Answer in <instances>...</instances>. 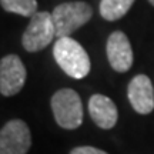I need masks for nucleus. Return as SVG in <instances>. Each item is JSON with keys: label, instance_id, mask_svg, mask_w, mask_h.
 Wrapping results in <instances>:
<instances>
[{"label": "nucleus", "instance_id": "obj_13", "mask_svg": "<svg viewBox=\"0 0 154 154\" xmlns=\"http://www.w3.org/2000/svg\"><path fill=\"white\" fill-rule=\"evenodd\" d=\"M149 2H150V3H151V5L154 6V0H149Z\"/></svg>", "mask_w": 154, "mask_h": 154}, {"label": "nucleus", "instance_id": "obj_4", "mask_svg": "<svg viewBox=\"0 0 154 154\" xmlns=\"http://www.w3.org/2000/svg\"><path fill=\"white\" fill-rule=\"evenodd\" d=\"M56 37L54 23L49 11H37L30 17L29 26L22 36V44L24 50L36 53L46 49Z\"/></svg>", "mask_w": 154, "mask_h": 154}, {"label": "nucleus", "instance_id": "obj_8", "mask_svg": "<svg viewBox=\"0 0 154 154\" xmlns=\"http://www.w3.org/2000/svg\"><path fill=\"white\" fill-rule=\"evenodd\" d=\"M128 101L138 114H149L154 110V90L151 80L146 74L133 77L127 87Z\"/></svg>", "mask_w": 154, "mask_h": 154}, {"label": "nucleus", "instance_id": "obj_12", "mask_svg": "<svg viewBox=\"0 0 154 154\" xmlns=\"http://www.w3.org/2000/svg\"><path fill=\"white\" fill-rule=\"evenodd\" d=\"M70 154H109L100 149L91 147V146H80V147H74L70 151Z\"/></svg>", "mask_w": 154, "mask_h": 154}, {"label": "nucleus", "instance_id": "obj_9", "mask_svg": "<svg viewBox=\"0 0 154 154\" xmlns=\"http://www.w3.org/2000/svg\"><path fill=\"white\" fill-rule=\"evenodd\" d=\"M88 113L97 127L110 130L116 126L119 113L114 101L104 94H93L88 100Z\"/></svg>", "mask_w": 154, "mask_h": 154}, {"label": "nucleus", "instance_id": "obj_1", "mask_svg": "<svg viewBox=\"0 0 154 154\" xmlns=\"http://www.w3.org/2000/svg\"><path fill=\"white\" fill-rule=\"evenodd\" d=\"M53 56L61 70L76 80L84 79L90 73L91 63L87 51L74 38H57L53 46Z\"/></svg>", "mask_w": 154, "mask_h": 154}, {"label": "nucleus", "instance_id": "obj_2", "mask_svg": "<svg viewBox=\"0 0 154 154\" xmlns=\"http://www.w3.org/2000/svg\"><path fill=\"white\" fill-rule=\"evenodd\" d=\"M93 16V9L84 2H67L56 6L51 11L56 37H70V34L84 26Z\"/></svg>", "mask_w": 154, "mask_h": 154}, {"label": "nucleus", "instance_id": "obj_10", "mask_svg": "<svg viewBox=\"0 0 154 154\" xmlns=\"http://www.w3.org/2000/svg\"><path fill=\"white\" fill-rule=\"evenodd\" d=\"M134 0H101L100 2V14L109 22L119 20L126 16L131 9Z\"/></svg>", "mask_w": 154, "mask_h": 154}, {"label": "nucleus", "instance_id": "obj_5", "mask_svg": "<svg viewBox=\"0 0 154 154\" xmlns=\"http://www.w3.org/2000/svg\"><path fill=\"white\" fill-rule=\"evenodd\" d=\"M32 146L29 126L20 119L7 121L0 131V154H26Z\"/></svg>", "mask_w": 154, "mask_h": 154}, {"label": "nucleus", "instance_id": "obj_6", "mask_svg": "<svg viewBox=\"0 0 154 154\" xmlns=\"http://www.w3.org/2000/svg\"><path fill=\"white\" fill-rule=\"evenodd\" d=\"M26 67L16 54H7L0 61V93L11 97L23 88L26 83Z\"/></svg>", "mask_w": 154, "mask_h": 154}, {"label": "nucleus", "instance_id": "obj_11", "mask_svg": "<svg viewBox=\"0 0 154 154\" xmlns=\"http://www.w3.org/2000/svg\"><path fill=\"white\" fill-rule=\"evenodd\" d=\"M0 5L6 11L24 17L37 13V0H0Z\"/></svg>", "mask_w": 154, "mask_h": 154}, {"label": "nucleus", "instance_id": "obj_3", "mask_svg": "<svg viewBox=\"0 0 154 154\" xmlns=\"http://www.w3.org/2000/svg\"><path fill=\"white\" fill-rule=\"evenodd\" d=\"M56 123L66 130H74L83 123V103L73 88H61L50 100Z\"/></svg>", "mask_w": 154, "mask_h": 154}, {"label": "nucleus", "instance_id": "obj_7", "mask_svg": "<svg viewBox=\"0 0 154 154\" xmlns=\"http://www.w3.org/2000/svg\"><path fill=\"white\" fill-rule=\"evenodd\" d=\"M107 59L113 70L119 73L128 72L133 66V49L123 32H113L106 44Z\"/></svg>", "mask_w": 154, "mask_h": 154}]
</instances>
